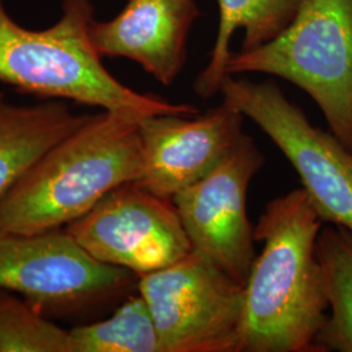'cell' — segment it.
Returning <instances> with one entry per match:
<instances>
[{
	"instance_id": "1",
	"label": "cell",
	"mask_w": 352,
	"mask_h": 352,
	"mask_svg": "<svg viewBox=\"0 0 352 352\" xmlns=\"http://www.w3.org/2000/svg\"><path fill=\"white\" fill-rule=\"evenodd\" d=\"M322 225L302 188L265 206L254 227L263 251L244 285L239 352H318L329 312L316 253Z\"/></svg>"
},
{
	"instance_id": "2",
	"label": "cell",
	"mask_w": 352,
	"mask_h": 352,
	"mask_svg": "<svg viewBox=\"0 0 352 352\" xmlns=\"http://www.w3.org/2000/svg\"><path fill=\"white\" fill-rule=\"evenodd\" d=\"M140 122L102 110L52 146L0 202V228L67 227L113 189L142 175Z\"/></svg>"
},
{
	"instance_id": "3",
	"label": "cell",
	"mask_w": 352,
	"mask_h": 352,
	"mask_svg": "<svg viewBox=\"0 0 352 352\" xmlns=\"http://www.w3.org/2000/svg\"><path fill=\"white\" fill-rule=\"evenodd\" d=\"M55 25H19L0 0V82L45 100L72 101L135 120L155 115H197L190 103H174L128 88L96 51L90 28L91 0H63Z\"/></svg>"
},
{
	"instance_id": "4",
	"label": "cell",
	"mask_w": 352,
	"mask_h": 352,
	"mask_svg": "<svg viewBox=\"0 0 352 352\" xmlns=\"http://www.w3.org/2000/svg\"><path fill=\"white\" fill-rule=\"evenodd\" d=\"M266 74L304 90L352 151V0H302L278 36L232 52L227 75Z\"/></svg>"
},
{
	"instance_id": "5",
	"label": "cell",
	"mask_w": 352,
	"mask_h": 352,
	"mask_svg": "<svg viewBox=\"0 0 352 352\" xmlns=\"http://www.w3.org/2000/svg\"><path fill=\"white\" fill-rule=\"evenodd\" d=\"M138 280L132 272L90 256L65 228L33 234L0 228V289L49 317L111 302Z\"/></svg>"
},
{
	"instance_id": "6",
	"label": "cell",
	"mask_w": 352,
	"mask_h": 352,
	"mask_svg": "<svg viewBox=\"0 0 352 352\" xmlns=\"http://www.w3.org/2000/svg\"><path fill=\"white\" fill-rule=\"evenodd\" d=\"M164 352H239L244 285L199 252L141 276Z\"/></svg>"
},
{
	"instance_id": "7",
	"label": "cell",
	"mask_w": 352,
	"mask_h": 352,
	"mask_svg": "<svg viewBox=\"0 0 352 352\" xmlns=\"http://www.w3.org/2000/svg\"><path fill=\"white\" fill-rule=\"evenodd\" d=\"M221 93L286 155L324 223L352 231V151L314 126L274 82L228 75Z\"/></svg>"
},
{
	"instance_id": "8",
	"label": "cell",
	"mask_w": 352,
	"mask_h": 352,
	"mask_svg": "<svg viewBox=\"0 0 352 352\" xmlns=\"http://www.w3.org/2000/svg\"><path fill=\"white\" fill-rule=\"evenodd\" d=\"M64 228L98 261L138 277L175 264L193 251L173 200L138 182L113 189Z\"/></svg>"
},
{
	"instance_id": "9",
	"label": "cell",
	"mask_w": 352,
	"mask_h": 352,
	"mask_svg": "<svg viewBox=\"0 0 352 352\" xmlns=\"http://www.w3.org/2000/svg\"><path fill=\"white\" fill-rule=\"evenodd\" d=\"M264 161L254 140L244 133L209 175L173 197L193 251L243 285L256 258L247 193Z\"/></svg>"
},
{
	"instance_id": "10",
	"label": "cell",
	"mask_w": 352,
	"mask_h": 352,
	"mask_svg": "<svg viewBox=\"0 0 352 352\" xmlns=\"http://www.w3.org/2000/svg\"><path fill=\"white\" fill-rule=\"evenodd\" d=\"M244 113L225 101L197 115H155L140 120L139 184L173 200L209 175L244 136Z\"/></svg>"
},
{
	"instance_id": "11",
	"label": "cell",
	"mask_w": 352,
	"mask_h": 352,
	"mask_svg": "<svg viewBox=\"0 0 352 352\" xmlns=\"http://www.w3.org/2000/svg\"><path fill=\"white\" fill-rule=\"evenodd\" d=\"M199 16L195 0H128L111 20H94L90 38L102 58L131 59L168 87L186 64L189 30Z\"/></svg>"
},
{
	"instance_id": "12",
	"label": "cell",
	"mask_w": 352,
	"mask_h": 352,
	"mask_svg": "<svg viewBox=\"0 0 352 352\" xmlns=\"http://www.w3.org/2000/svg\"><path fill=\"white\" fill-rule=\"evenodd\" d=\"M87 116L74 113L58 100L14 104L0 94V202Z\"/></svg>"
},
{
	"instance_id": "13",
	"label": "cell",
	"mask_w": 352,
	"mask_h": 352,
	"mask_svg": "<svg viewBox=\"0 0 352 352\" xmlns=\"http://www.w3.org/2000/svg\"><path fill=\"white\" fill-rule=\"evenodd\" d=\"M219 10L218 32L209 63L197 76L195 91L209 100L221 88L227 76V64L232 55L231 41L243 29V50L263 46L278 36L299 10L302 0H217Z\"/></svg>"
},
{
	"instance_id": "14",
	"label": "cell",
	"mask_w": 352,
	"mask_h": 352,
	"mask_svg": "<svg viewBox=\"0 0 352 352\" xmlns=\"http://www.w3.org/2000/svg\"><path fill=\"white\" fill-rule=\"evenodd\" d=\"M316 253L329 302L327 321L317 337L318 352H352V231L322 227Z\"/></svg>"
},
{
	"instance_id": "15",
	"label": "cell",
	"mask_w": 352,
	"mask_h": 352,
	"mask_svg": "<svg viewBox=\"0 0 352 352\" xmlns=\"http://www.w3.org/2000/svg\"><path fill=\"white\" fill-rule=\"evenodd\" d=\"M71 331L76 352H164L151 311L139 292L111 317Z\"/></svg>"
},
{
	"instance_id": "16",
	"label": "cell",
	"mask_w": 352,
	"mask_h": 352,
	"mask_svg": "<svg viewBox=\"0 0 352 352\" xmlns=\"http://www.w3.org/2000/svg\"><path fill=\"white\" fill-rule=\"evenodd\" d=\"M0 352H76L71 329L51 322L37 307L0 289Z\"/></svg>"
}]
</instances>
